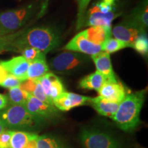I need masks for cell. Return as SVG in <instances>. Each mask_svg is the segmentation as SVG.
Listing matches in <instances>:
<instances>
[{"mask_svg": "<svg viewBox=\"0 0 148 148\" xmlns=\"http://www.w3.org/2000/svg\"><path fill=\"white\" fill-rule=\"evenodd\" d=\"M60 37L54 29L48 27L22 29L13 42L14 51H21L26 47H32L43 53L53 50L60 45Z\"/></svg>", "mask_w": 148, "mask_h": 148, "instance_id": "obj_1", "label": "cell"}, {"mask_svg": "<svg viewBox=\"0 0 148 148\" xmlns=\"http://www.w3.org/2000/svg\"><path fill=\"white\" fill-rule=\"evenodd\" d=\"M145 90L127 94L119 103L113 117L117 126L125 132L134 130L140 122V113L145 101Z\"/></svg>", "mask_w": 148, "mask_h": 148, "instance_id": "obj_2", "label": "cell"}, {"mask_svg": "<svg viewBox=\"0 0 148 148\" xmlns=\"http://www.w3.org/2000/svg\"><path fill=\"white\" fill-rule=\"evenodd\" d=\"M118 0H97L85 14L84 26L111 27V23L119 16Z\"/></svg>", "mask_w": 148, "mask_h": 148, "instance_id": "obj_3", "label": "cell"}, {"mask_svg": "<svg viewBox=\"0 0 148 148\" xmlns=\"http://www.w3.org/2000/svg\"><path fill=\"white\" fill-rule=\"evenodd\" d=\"M36 8L29 5L22 8L0 12V36L17 32L36 13Z\"/></svg>", "mask_w": 148, "mask_h": 148, "instance_id": "obj_4", "label": "cell"}, {"mask_svg": "<svg viewBox=\"0 0 148 148\" xmlns=\"http://www.w3.org/2000/svg\"><path fill=\"white\" fill-rule=\"evenodd\" d=\"M0 121L5 129H30L38 121L27 112L23 105H7L0 110Z\"/></svg>", "mask_w": 148, "mask_h": 148, "instance_id": "obj_5", "label": "cell"}, {"mask_svg": "<svg viewBox=\"0 0 148 148\" xmlns=\"http://www.w3.org/2000/svg\"><path fill=\"white\" fill-rule=\"evenodd\" d=\"M89 58L83 53L66 51L51 59L50 66L56 73L69 74L78 71L88 63Z\"/></svg>", "mask_w": 148, "mask_h": 148, "instance_id": "obj_6", "label": "cell"}, {"mask_svg": "<svg viewBox=\"0 0 148 148\" xmlns=\"http://www.w3.org/2000/svg\"><path fill=\"white\" fill-rule=\"evenodd\" d=\"M79 140L84 148H120L113 136L96 130H84L79 134Z\"/></svg>", "mask_w": 148, "mask_h": 148, "instance_id": "obj_7", "label": "cell"}, {"mask_svg": "<svg viewBox=\"0 0 148 148\" xmlns=\"http://www.w3.org/2000/svg\"><path fill=\"white\" fill-rule=\"evenodd\" d=\"M23 106L33 117L39 121L51 119L58 114L53 105L43 102L30 94Z\"/></svg>", "mask_w": 148, "mask_h": 148, "instance_id": "obj_8", "label": "cell"}, {"mask_svg": "<svg viewBox=\"0 0 148 148\" xmlns=\"http://www.w3.org/2000/svg\"><path fill=\"white\" fill-rule=\"evenodd\" d=\"M64 49L75 52H79L83 54L93 56L102 51V45H97L88 40L84 36L82 32L75 35L66 45Z\"/></svg>", "mask_w": 148, "mask_h": 148, "instance_id": "obj_9", "label": "cell"}, {"mask_svg": "<svg viewBox=\"0 0 148 148\" xmlns=\"http://www.w3.org/2000/svg\"><path fill=\"white\" fill-rule=\"evenodd\" d=\"M147 5V0H143L123 21L136 27L140 32H147L148 26Z\"/></svg>", "mask_w": 148, "mask_h": 148, "instance_id": "obj_10", "label": "cell"}, {"mask_svg": "<svg viewBox=\"0 0 148 148\" xmlns=\"http://www.w3.org/2000/svg\"><path fill=\"white\" fill-rule=\"evenodd\" d=\"M90 97L78 95L71 92L64 91L56 100L53 104L56 108L62 111H68L75 107L80 106L88 103Z\"/></svg>", "mask_w": 148, "mask_h": 148, "instance_id": "obj_11", "label": "cell"}, {"mask_svg": "<svg viewBox=\"0 0 148 148\" xmlns=\"http://www.w3.org/2000/svg\"><path fill=\"white\" fill-rule=\"evenodd\" d=\"M99 96L111 102L120 103L127 95L126 90L121 83L107 82L98 90Z\"/></svg>", "mask_w": 148, "mask_h": 148, "instance_id": "obj_12", "label": "cell"}, {"mask_svg": "<svg viewBox=\"0 0 148 148\" xmlns=\"http://www.w3.org/2000/svg\"><path fill=\"white\" fill-rule=\"evenodd\" d=\"M29 62L22 56H15L8 60L0 61V64L9 73L22 82L27 79V71Z\"/></svg>", "mask_w": 148, "mask_h": 148, "instance_id": "obj_13", "label": "cell"}, {"mask_svg": "<svg viewBox=\"0 0 148 148\" xmlns=\"http://www.w3.org/2000/svg\"><path fill=\"white\" fill-rule=\"evenodd\" d=\"M141 33L139 29L125 21H122L119 25H115L111 29V35L114 38L125 42L130 47H132L136 38Z\"/></svg>", "mask_w": 148, "mask_h": 148, "instance_id": "obj_14", "label": "cell"}, {"mask_svg": "<svg viewBox=\"0 0 148 148\" xmlns=\"http://www.w3.org/2000/svg\"><path fill=\"white\" fill-rule=\"evenodd\" d=\"M91 58L95 63L97 71L102 74L107 82H116L111 63L110 53L102 51L97 54L91 56Z\"/></svg>", "mask_w": 148, "mask_h": 148, "instance_id": "obj_15", "label": "cell"}, {"mask_svg": "<svg viewBox=\"0 0 148 148\" xmlns=\"http://www.w3.org/2000/svg\"><path fill=\"white\" fill-rule=\"evenodd\" d=\"M88 104L91 106L101 115L112 118L116 113L119 103L111 102L98 95L96 97H90Z\"/></svg>", "mask_w": 148, "mask_h": 148, "instance_id": "obj_16", "label": "cell"}, {"mask_svg": "<svg viewBox=\"0 0 148 148\" xmlns=\"http://www.w3.org/2000/svg\"><path fill=\"white\" fill-rule=\"evenodd\" d=\"M84 36L90 42L102 45L108 38H110L111 27L105 26H92L82 31Z\"/></svg>", "mask_w": 148, "mask_h": 148, "instance_id": "obj_17", "label": "cell"}, {"mask_svg": "<svg viewBox=\"0 0 148 148\" xmlns=\"http://www.w3.org/2000/svg\"><path fill=\"white\" fill-rule=\"evenodd\" d=\"M20 87L25 90V91L28 92L29 94H30V95L34 96V97L37 98L38 99H39V100L43 101V102L52 104L48 99L47 96L45 95L41 85H40L37 79H25V80L21 82V85H20Z\"/></svg>", "mask_w": 148, "mask_h": 148, "instance_id": "obj_18", "label": "cell"}, {"mask_svg": "<svg viewBox=\"0 0 148 148\" xmlns=\"http://www.w3.org/2000/svg\"><path fill=\"white\" fill-rule=\"evenodd\" d=\"M106 82V79L102 74L96 71L81 79L79 86L83 89L95 90L98 91Z\"/></svg>", "mask_w": 148, "mask_h": 148, "instance_id": "obj_19", "label": "cell"}, {"mask_svg": "<svg viewBox=\"0 0 148 148\" xmlns=\"http://www.w3.org/2000/svg\"><path fill=\"white\" fill-rule=\"evenodd\" d=\"M49 72L46 59H40L29 64L27 71V79H36Z\"/></svg>", "mask_w": 148, "mask_h": 148, "instance_id": "obj_20", "label": "cell"}, {"mask_svg": "<svg viewBox=\"0 0 148 148\" xmlns=\"http://www.w3.org/2000/svg\"><path fill=\"white\" fill-rule=\"evenodd\" d=\"M29 93L20 86L9 89L7 95L8 105H24L28 97Z\"/></svg>", "mask_w": 148, "mask_h": 148, "instance_id": "obj_21", "label": "cell"}, {"mask_svg": "<svg viewBox=\"0 0 148 148\" xmlns=\"http://www.w3.org/2000/svg\"><path fill=\"white\" fill-rule=\"evenodd\" d=\"M32 133L21 130H14L10 139L9 148H24Z\"/></svg>", "mask_w": 148, "mask_h": 148, "instance_id": "obj_22", "label": "cell"}, {"mask_svg": "<svg viewBox=\"0 0 148 148\" xmlns=\"http://www.w3.org/2000/svg\"><path fill=\"white\" fill-rule=\"evenodd\" d=\"M37 148H68L58 138L48 135L38 136Z\"/></svg>", "mask_w": 148, "mask_h": 148, "instance_id": "obj_23", "label": "cell"}, {"mask_svg": "<svg viewBox=\"0 0 148 148\" xmlns=\"http://www.w3.org/2000/svg\"><path fill=\"white\" fill-rule=\"evenodd\" d=\"M130 47L125 42L113 38H109L102 45V50L108 53H112L121 50L123 48Z\"/></svg>", "mask_w": 148, "mask_h": 148, "instance_id": "obj_24", "label": "cell"}, {"mask_svg": "<svg viewBox=\"0 0 148 148\" xmlns=\"http://www.w3.org/2000/svg\"><path fill=\"white\" fill-rule=\"evenodd\" d=\"M64 91H65V90H64V88L62 82H61L60 79L56 75H53L51 82L50 95H49V99H50V101L52 103V104L53 101Z\"/></svg>", "mask_w": 148, "mask_h": 148, "instance_id": "obj_25", "label": "cell"}, {"mask_svg": "<svg viewBox=\"0 0 148 148\" xmlns=\"http://www.w3.org/2000/svg\"><path fill=\"white\" fill-rule=\"evenodd\" d=\"M141 55L147 56L148 52V38L146 33H141L136 38L132 47Z\"/></svg>", "mask_w": 148, "mask_h": 148, "instance_id": "obj_26", "label": "cell"}, {"mask_svg": "<svg viewBox=\"0 0 148 148\" xmlns=\"http://www.w3.org/2000/svg\"><path fill=\"white\" fill-rule=\"evenodd\" d=\"M22 56L29 63L40 59H46L45 54L41 51L32 47H26L21 51Z\"/></svg>", "mask_w": 148, "mask_h": 148, "instance_id": "obj_27", "label": "cell"}, {"mask_svg": "<svg viewBox=\"0 0 148 148\" xmlns=\"http://www.w3.org/2000/svg\"><path fill=\"white\" fill-rule=\"evenodd\" d=\"M76 1L77 3V29H79L84 27L85 14L90 0H76Z\"/></svg>", "mask_w": 148, "mask_h": 148, "instance_id": "obj_28", "label": "cell"}, {"mask_svg": "<svg viewBox=\"0 0 148 148\" xmlns=\"http://www.w3.org/2000/svg\"><path fill=\"white\" fill-rule=\"evenodd\" d=\"M19 31L7 36H0V53L6 51H14L13 42Z\"/></svg>", "mask_w": 148, "mask_h": 148, "instance_id": "obj_29", "label": "cell"}, {"mask_svg": "<svg viewBox=\"0 0 148 148\" xmlns=\"http://www.w3.org/2000/svg\"><path fill=\"white\" fill-rule=\"evenodd\" d=\"M14 130L5 129L0 134V148L10 147V139Z\"/></svg>", "mask_w": 148, "mask_h": 148, "instance_id": "obj_30", "label": "cell"}, {"mask_svg": "<svg viewBox=\"0 0 148 148\" xmlns=\"http://www.w3.org/2000/svg\"><path fill=\"white\" fill-rule=\"evenodd\" d=\"M21 82V80H20L19 79L16 78V77H14L12 75L9 73V75L5 79V80L1 83V84L0 86H2L3 88H9L10 89V88L20 86Z\"/></svg>", "mask_w": 148, "mask_h": 148, "instance_id": "obj_31", "label": "cell"}, {"mask_svg": "<svg viewBox=\"0 0 148 148\" xmlns=\"http://www.w3.org/2000/svg\"><path fill=\"white\" fill-rule=\"evenodd\" d=\"M38 135L32 133L24 148H37V139H38Z\"/></svg>", "mask_w": 148, "mask_h": 148, "instance_id": "obj_32", "label": "cell"}, {"mask_svg": "<svg viewBox=\"0 0 148 148\" xmlns=\"http://www.w3.org/2000/svg\"><path fill=\"white\" fill-rule=\"evenodd\" d=\"M8 105V98L6 95L0 93V110H3Z\"/></svg>", "mask_w": 148, "mask_h": 148, "instance_id": "obj_33", "label": "cell"}, {"mask_svg": "<svg viewBox=\"0 0 148 148\" xmlns=\"http://www.w3.org/2000/svg\"><path fill=\"white\" fill-rule=\"evenodd\" d=\"M9 75V73L5 70L2 66L0 64V85L1 84L7 76Z\"/></svg>", "mask_w": 148, "mask_h": 148, "instance_id": "obj_34", "label": "cell"}, {"mask_svg": "<svg viewBox=\"0 0 148 148\" xmlns=\"http://www.w3.org/2000/svg\"><path fill=\"white\" fill-rule=\"evenodd\" d=\"M5 130V128L4 125H3V123H1V121H0V134H1L3 131H4Z\"/></svg>", "mask_w": 148, "mask_h": 148, "instance_id": "obj_35", "label": "cell"}]
</instances>
